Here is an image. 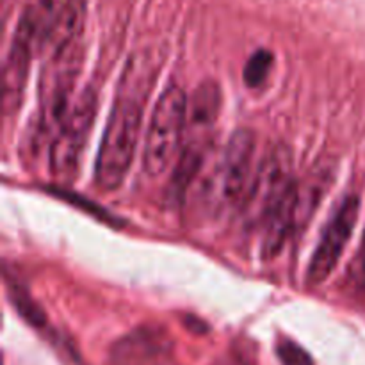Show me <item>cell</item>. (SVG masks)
Listing matches in <instances>:
<instances>
[{"label": "cell", "mask_w": 365, "mask_h": 365, "mask_svg": "<svg viewBox=\"0 0 365 365\" xmlns=\"http://www.w3.org/2000/svg\"><path fill=\"white\" fill-rule=\"evenodd\" d=\"M155 68L146 56L132 57L121 75L116 102L103 130L95 164V182L103 191H114L123 184L141 135L143 110Z\"/></svg>", "instance_id": "1"}, {"label": "cell", "mask_w": 365, "mask_h": 365, "mask_svg": "<svg viewBox=\"0 0 365 365\" xmlns=\"http://www.w3.org/2000/svg\"><path fill=\"white\" fill-rule=\"evenodd\" d=\"M189 120V98L178 86H168L159 96L145 135L143 166L150 177L168 170L180 148Z\"/></svg>", "instance_id": "2"}, {"label": "cell", "mask_w": 365, "mask_h": 365, "mask_svg": "<svg viewBox=\"0 0 365 365\" xmlns=\"http://www.w3.org/2000/svg\"><path fill=\"white\" fill-rule=\"evenodd\" d=\"M98 109V96L93 88L84 89L68 110L50 145V173L57 180H71L77 175L82 152Z\"/></svg>", "instance_id": "3"}, {"label": "cell", "mask_w": 365, "mask_h": 365, "mask_svg": "<svg viewBox=\"0 0 365 365\" xmlns=\"http://www.w3.org/2000/svg\"><path fill=\"white\" fill-rule=\"evenodd\" d=\"M294 185L291 150L285 145L273 146L259 164V170L242 202L246 220L262 227L274 207L289 195Z\"/></svg>", "instance_id": "4"}, {"label": "cell", "mask_w": 365, "mask_h": 365, "mask_svg": "<svg viewBox=\"0 0 365 365\" xmlns=\"http://www.w3.org/2000/svg\"><path fill=\"white\" fill-rule=\"evenodd\" d=\"M255 134L250 128H239L228 139L225 152L210 184L212 195L221 205H239L245 202L246 192L253 182L255 163Z\"/></svg>", "instance_id": "5"}, {"label": "cell", "mask_w": 365, "mask_h": 365, "mask_svg": "<svg viewBox=\"0 0 365 365\" xmlns=\"http://www.w3.org/2000/svg\"><path fill=\"white\" fill-rule=\"evenodd\" d=\"M360 212V198L355 195H349L339 203L334 216L328 221L323 235L319 239L316 252L307 271V282L310 285H319L334 273L335 266L339 264L342 252L348 246L351 239L355 225L359 221Z\"/></svg>", "instance_id": "6"}, {"label": "cell", "mask_w": 365, "mask_h": 365, "mask_svg": "<svg viewBox=\"0 0 365 365\" xmlns=\"http://www.w3.org/2000/svg\"><path fill=\"white\" fill-rule=\"evenodd\" d=\"M38 50V27L27 9L20 16L4 68V113L13 114L24 98L32 50Z\"/></svg>", "instance_id": "7"}, {"label": "cell", "mask_w": 365, "mask_h": 365, "mask_svg": "<svg viewBox=\"0 0 365 365\" xmlns=\"http://www.w3.org/2000/svg\"><path fill=\"white\" fill-rule=\"evenodd\" d=\"M171 341L159 328H139L125 335L110 349L113 365H146L170 351Z\"/></svg>", "instance_id": "8"}, {"label": "cell", "mask_w": 365, "mask_h": 365, "mask_svg": "<svg viewBox=\"0 0 365 365\" xmlns=\"http://www.w3.org/2000/svg\"><path fill=\"white\" fill-rule=\"evenodd\" d=\"M296 232V185L262 225V255L274 259Z\"/></svg>", "instance_id": "9"}, {"label": "cell", "mask_w": 365, "mask_h": 365, "mask_svg": "<svg viewBox=\"0 0 365 365\" xmlns=\"http://www.w3.org/2000/svg\"><path fill=\"white\" fill-rule=\"evenodd\" d=\"M84 0H64L63 9L57 16L52 34H50L48 43H46L52 48V52L68 48V46L78 43L82 27H84Z\"/></svg>", "instance_id": "10"}, {"label": "cell", "mask_w": 365, "mask_h": 365, "mask_svg": "<svg viewBox=\"0 0 365 365\" xmlns=\"http://www.w3.org/2000/svg\"><path fill=\"white\" fill-rule=\"evenodd\" d=\"M330 168L317 170L309 175L302 185H296V230L305 227L312 214L316 212L317 205L323 200L324 191L330 185Z\"/></svg>", "instance_id": "11"}, {"label": "cell", "mask_w": 365, "mask_h": 365, "mask_svg": "<svg viewBox=\"0 0 365 365\" xmlns=\"http://www.w3.org/2000/svg\"><path fill=\"white\" fill-rule=\"evenodd\" d=\"M205 141L203 139H196V141L189 143L187 148L184 150V153L180 155V159L177 160V166H175L173 177H171V198L180 200L185 195V191L189 189V185L192 184V180L196 178L198 171L202 170L203 160H205Z\"/></svg>", "instance_id": "12"}, {"label": "cell", "mask_w": 365, "mask_h": 365, "mask_svg": "<svg viewBox=\"0 0 365 365\" xmlns=\"http://www.w3.org/2000/svg\"><path fill=\"white\" fill-rule=\"evenodd\" d=\"M221 109V89L217 82L207 81L196 88L189 98V123L192 127L207 128L217 120Z\"/></svg>", "instance_id": "13"}, {"label": "cell", "mask_w": 365, "mask_h": 365, "mask_svg": "<svg viewBox=\"0 0 365 365\" xmlns=\"http://www.w3.org/2000/svg\"><path fill=\"white\" fill-rule=\"evenodd\" d=\"M7 287H9L11 303H13L14 309L18 310V314H20V316L24 317L31 327L45 328L46 327L45 312L39 309V305L31 298V294H29L25 289L18 287V285L14 284H7Z\"/></svg>", "instance_id": "14"}, {"label": "cell", "mask_w": 365, "mask_h": 365, "mask_svg": "<svg viewBox=\"0 0 365 365\" xmlns=\"http://www.w3.org/2000/svg\"><path fill=\"white\" fill-rule=\"evenodd\" d=\"M274 56L269 50H257L246 63L245 71H242V78H245L248 88H259L266 82L267 75H269L271 68H273Z\"/></svg>", "instance_id": "15"}, {"label": "cell", "mask_w": 365, "mask_h": 365, "mask_svg": "<svg viewBox=\"0 0 365 365\" xmlns=\"http://www.w3.org/2000/svg\"><path fill=\"white\" fill-rule=\"evenodd\" d=\"M277 356L282 365H314L309 353L291 339H280L278 341Z\"/></svg>", "instance_id": "16"}, {"label": "cell", "mask_w": 365, "mask_h": 365, "mask_svg": "<svg viewBox=\"0 0 365 365\" xmlns=\"http://www.w3.org/2000/svg\"><path fill=\"white\" fill-rule=\"evenodd\" d=\"M348 284L356 294H365V232L360 241L359 252L348 269Z\"/></svg>", "instance_id": "17"}]
</instances>
